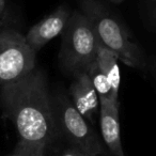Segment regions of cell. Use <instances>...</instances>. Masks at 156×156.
<instances>
[{"mask_svg":"<svg viewBox=\"0 0 156 156\" xmlns=\"http://www.w3.org/2000/svg\"><path fill=\"white\" fill-rule=\"evenodd\" d=\"M2 115L13 123L18 140L14 154L44 156L56 132L54 108L43 72L30 74L0 87Z\"/></svg>","mask_w":156,"mask_h":156,"instance_id":"cell-1","label":"cell"},{"mask_svg":"<svg viewBox=\"0 0 156 156\" xmlns=\"http://www.w3.org/2000/svg\"><path fill=\"white\" fill-rule=\"evenodd\" d=\"M80 8L91 23L101 45L112 50L120 61L128 66L135 69L144 66L140 48L98 0H80Z\"/></svg>","mask_w":156,"mask_h":156,"instance_id":"cell-2","label":"cell"},{"mask_svg":"<svg viewBox=\"0 0 156 156\" xmlns=\"http://www.w3.org/2000/svg\"><path fill=\"white\" fill-rule=\"evenodd\" d=\"M98 45V37L90 20L83 12L74 11L63 31L59 55L61 66L72 75L87 72L96 60Z\"/></svg>","mask_w":156,"mask_h":156,"instance_id":"cell-3","label":"cell"},{"mask_svg":"<svg viewBox=\"0 0 156 156\" xmlns=\"http://www.w3.org/2000/svg\"><path fill=\"white\" fill-rule=\"evenodd\" d=\"M35 65L37 51L25 35L13 29L0 31V87L30 74Z\"/></svg>","mask_w":156,"mask_h":156,"instance_id":"cell-4","label":"cell"},{"mask_svg":"<svg viewBox=\"0 0 156 156\" xmlns=\"http://www.w3.org/2000/svg\"><path fill=\"white\" fill-rule=\"evenodd\" d=\"M52 108L56 125H59L63 135L76 149L89 156L102 154L103 147L98 135L88 120L76 109L71 98L58 95Z\"/></svg>","mask_w":156,"mask_h":156,"instance_id":"cell-5","label":"cell"},{"mask_svg":"<svg viewBox=\"0 0 156 156\" xmlns=\"http://www.w3.org/2000/svg\"><path fill=\"white\" fill-rule=\"evenodd\" d=\"M69 15L71 14L66 8L59 7L52 13L31 27L25 35L31 48L37 52L48 42L62 33L67 24Z\"/></svg>","mask_w":156,"mask_h":156,"instance_id":"cell-6","label":"cell"},{"mask_svg":"<svg viewBox=\"0 0 156 156\" xmlns=\"http://www.w3.org/2000/svg\"><path fill=\"white\" fill-rule=\"evenodd\" d=\"M69 86V98L79 112L90 122L100 112V98L86 71L78 72Z\"/></svg>","mask_w":156,"mask_h":156,"instance_id":"cell-7","label":"cell"},{"mask_svg":"<svg viewBox=\"0 0 156 156\" xmlns=\"http://www.w3.org/2000/svg\"><path fill=\"white\" fill-rule=\"evenodd\" d=\"M100 126L103 140L113 156H125L121 141L119 104L112 101H100Z\"/></svg>","mask_w":156,"mask_h":156,"instance_id":"cell-8","label":"cell"},{"mask_svg":"<svg viewBox=\"0 0 156 156\" xmlns=\"http://www.w3.org/2000/svg\"><path fill=\"white\" fill-rule=\"evenodd\" d=\"M119 57L117 54L98 43L96 51V63L103 73L108 78L113 93L119 98V90L121 86V73L119 66Z\"/></svg>","mask_w":156,"mask_h":156,"instance_id":"cell-9","label":"cell"},{"mask_svg":"<svg viewBox=\"0 0 156 156\" xmlns=\"http://www.w3.org/2000/svg\"><path fill=\"white\" fill-rule=\"evenodd\" d=\"M87 73L89 74L90 79H91L92 83H93L94 89H95L96 93H98V98H100V101L108 100L119 104V98L115 95L108 78L106 77V75L100 69V66L96 63V60L88 69Z\"/></svg>","mask_w":156,"mask_h":156,"instance_id":"cell-10","label":"cell"},{"mask_svg":"<svg viewBox=\"0 0 156 156\" xmlns=\"http://www.w3.org/2000/svg\"><path fill=\"white\" fill-rule=\"evenodd\" d=\"M61 156H89V155L83 153L80 150L74 147V149H69V150H66V151H64Z\"/></svg>","mask_w":156,"mask_h":156,"instance_id":"cell-11","label":"cell"},{"mask_svg":"<svg viewBox=\"0 0 156 156\" xmlns=\"http://www.w3.org/2000/svg\"><path fill=\"white\" fill-rule=\"evenodd\" d=\"M7 8H5V0H0V25H2L5 20V13H7Z\"/></svg>","mask_w":156,"mask_h":156,"instance_id":"cell-12","label":"cell"},{"mask_svg":"<svg viewBox=\"0 0 156 156\" xmlns=\"http://www.w3.org/2000/svg\"><path fill=\"white\" fill-rule=\"evenodd\" d=\"M110 1H112V2H115V3H120V2H122L123 0H110Z\"/></svg>","mask_w":156,"mask_h":156,"instance_id":"cell-13","label":"cell"},{"mask_svg":"<svg viewBox=\"0 0 156 156\" xmlns=\"http://www.w3.org/2000/svg\"><path fill=\"white\" fill-rule=\"evenodd\" d=\"M11 156H22V155H18V154H14L13 153V155H11Z\"/></svg>","mask_w":156,"mask_h":156,"instance_id":"cell-14","label":"cell"}]
</instances>
